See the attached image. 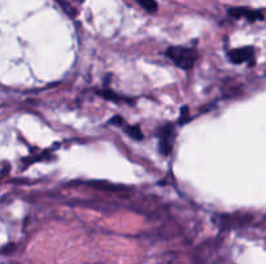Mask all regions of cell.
<instances>
[{"label": "cell", "mask_w": 266, "mask_h": 264, "mask_svg": "<svg viewBox=\"0 0 266 264\" xmlns=\"http://www.w3.org/2000/svg\"><path fill=\"white\" fill-rule=\"evenodd\" d=\"M97 95H101L104 97V99L106 100H110V101H114V103H120V101H126V103L131 104V101H130L129 99H125V97H122V96L117 95V93H114L112 89H103V91H99L97 92Z\"/></svg>", "instance_id": "cell-5"}, {"label": "cell", "mask_w": 266, "mask_h": 264, "mask_svg": "<svg viewBox=\"0 0 266 264\" xmlns=\"http://www.w3.org/2000/svg\"><path fill=\"white\" fill-rule=\"evenodd\" d=\"M230 61L235 65L250 63V65L255 64V50L253 47H242L238 50H233L229 52Z\"/></svg>", "instance_id": "cell-2"}, {"label": "cell", "mask_w": 266, "mask_h": 264, "mask_svg": "<svg viewBox=\"0 0 266 264\" xmlns=\"http://www.w3.org/2000/svg\"><path fill=\"white\" fill-rule=\"evenodd\" d=\"M227 13L234 18H246L250 22H255V21H264V13L261 10H252L248 9L246 7H236L230 8L227 10Z\"/></svg>", "instance_id": "cell-3"}, {"label": "cell", "mask_w": 266, "mask_h": 264, "mask_svg": "<svg viewBox=\"0 0 266 264\" xmlns=\"http://www.w3.org/2000/svg\"><path fill=\"white\" fill-rule=\"evenodd\" d=\"M137 3L148 13H155L159 8L156 0H137Z\"/></svg>", "instance_id": "cell-7"}, {"label": "cell", "mask_w": 266, "mask_h": 264, "mask_svg": "<svg viewBox=\"0 0 266 264\" xmlns=\"http://www.w3.org/2000/svg\"><path fill=\"white\" fill-rule=\"evenodd\" d=\"M109 125L117 126V127H123L126 123H125V119L121 116H114L113 118L109 119Z\"/></svg>", "instance_id": "cell-8"}, {"label": "cell", "mask_w": 266, "mask_h": 264, "mask_svg": "<svg viewBox=\"0 0 266 264\" xmlns=\"http://www.w3.org/2000/svg\"><path fill=\"white\" fill-rule=\"evenodd\" d=\"M123 130L127 133V136H130L131 139H134L135 141H140L143 140V133H142V130L139 129V126H123Z\"/></svg>", "instance_id": "cell-6"}, {"label": "cell", "mask_w": 266, "mask_h": 264, "mask_svg": "<svg viewBox=\"0 0 266 264\" xmlns=\"http://www.w3.org/2000/svg\"><path fill=\"white\" fill-rule=\"evenodd\" d=\"M168 57L174 63V65L178 66L182 70H191L196 63L197 51L195 48H188V47L174 46L169 47L165 52Z\"/></svg>", "instance_id": "cell-1"}, {"label": "cell", "mask_w": 266, "mask_h": 264, "mask_svg": "<svg viewBox=\"0 0 266 264\" xmlns=\"http://www.w3.org/2000/svg\"><path fill=\"white\" fill-rule=\"evenodd\" d=\"M172 136H173V129L172 126L168 125L161 130L160 133V153L164 155H169L172 152Z\"/></svg>", "instance_id": "cell-4"}]
</instances>
